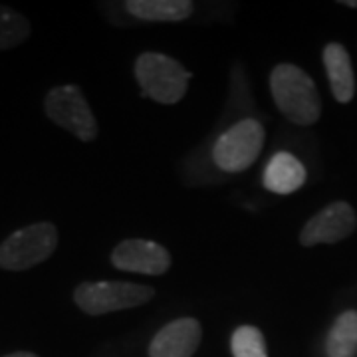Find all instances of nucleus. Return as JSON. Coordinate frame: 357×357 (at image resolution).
Wrapping results in <instances>:
<instances>
[{"label":"nucleus","mask_w":357,"mask_h":357,"mask_svg":"<svg viewBox=\"0 0 357 357\" xmlns=\"http://www.w3.org/2000/svg\"><path fill=\"white\" fill-rule=\"evenodd\" d=\"M270 91L280 114L298 126H312L319 119L321 100L314 79L302 68L276 66L270 74Z\"/></svg>","instance_id":"f257e3e1"},{"label":"nucleus","mask_w":357,"mask_h":357,"mask_svg":"<svg viewBox=\"0 0 357 357\" xmlns=\"http://www.w3.org/2000/svg\"><path fill=\"white\" fill-rule=\"evenodd\" d=\"M135 77L147 98L157 103L173 105L187 93L191 74L165 54L145 52L135 62Z\"/></svg>","instance_id":"f03ea898"},{"label":"nucleus","mask_w":357,"mask_h":357,"mask_svg":"<svg viewBox=\"0 0 357 357\" xmlns=\"http://www.w3.org/2000/svg\"><path fill=\"white\" fill-rule=\"evenodd\" d=\"M58 246V229L52 222H34L14 230L0 244V268L22 272L46 262Z\"/></svg>","instance_id":"7ed1b4c3"},{"label":"nucleus","mask_w":357,"mask_h":357,"mask_svg":"<svg viewBox=\"0 0 357 357\" xmlns=\"http://www.w3.org/2000/svg\"><path fill=\"white\" fill-rule=\"evenodd\" d=\"M155 298V288L131 282H82L74 290L76 306L88 316H103L143 306Z\"/></svg>","instance_id":"20e7f679"},{"label":"nucleus","mask_w":357,"mask_h":357,"mask_svg":"<svg viewBox=\"0 0 357 357\" xmlns=\"http://www.w3.org/2000/svg\"><path fill=\"white\" fill-rule=\"evenodd\" d=\"M264 137L266 131L258 119H243L220 133L213 147V159L225 173H243L256 163Z\"/></svg>","instance_id":"39448f33"},{"label":"nucleus","mask_w":357,"mask_h":357,"mask_svg":"<svg viewBox=\"0 0 357 357\" xmlns=\"http://www.w3.org/2000/svg\"><path fill=\"white\" fill-rule=\"evenodd\" d=\"M44 112L52 123L70 131L79 141H93L100 129L84 91L77 86H58L46 93Z\"/></svg>","instance_id":"423d86ee"},{"label":"nucleus","mask_w":357,"mask_h":357,"mask_svg":"<svg viewBox=\"0 0 357 357\" xmlns=\"http://www.w3.org/2000/svg\"><path fill=\"white\" fill-rule=\"evenodd\" d=\"M112 264L123 272L161 276L171 266V255L161 244L141 241V238H129L115 246L112 252Z\"/></svg>","instance_id":"0eeeda50"},{"label":"nucleus","mask_w":357,"mask_h":357,"mask_svg":"<svg viewBox=\"0 0 357 357\" xmlns=\"http://www.w3.org/2000/svg\"><path fill=\"white\" fill-rule=\"evenodd\" d=\"M356 229V211L347 203H333L310 218L300 234L304 246L333 244L347 238Z\"/></svg>","instance_id":"6e6552de"},{"label":"nucleus","mask_w":357,"mask_h":357,"mask_svg":"<svg viewBox=\"0 0 357 357\" xmlns=\"http://www.w3.org/2000/svg\"><path fill=\"white\" fill-rule=\"evenodd\" d=\"M203 340L195 318H178L163 326L149 345V357H192Z\"/></svg>","instance_id":"1a4fd4ad"},{"label":"nucleus","mask_w":357,"mask_h":357,"mask_svg":"<svg viewBox=\"0 0 357 357\" xmlns=\"http://www.w3.org/2000/svg\"><path fill=\"white\" fill-rule=\"evenodd\" d=\"M306 183V167L288 151H278L264 169V187L276 195H290Z\"/></svg>","instance_id":"9d476101"},{"label":"nucleus","mask_w":357,"mask_h":357,"mask_svg":"<svg viewBox=\"0 0 357 357\" xmlns=\"http://www.w3.org/2000/svg\"><path fill=\"white\" fill-rule=\"evenodd\" d=\"M324 66L326 74L332 86L333 98L340 103H347L354 100L356 93V77H354V68L349 54L342 44L332 42L324 50Z\"/></svg>","instance_id":"9b49d317"},{"label":"nucleus","mask_w":357,"mask_h":357,"mask_svg":"<svg viewBox=\"0 0 357 357\" xmlns=\"http://www.w3.org/2000/svg\"><path fill=\"white\" fill-rule=\"evenodd\" d=\"M126 8L145 22H181L191 16L195 4L189 0H129Z\"/></svg>","instance_id":"f8f14e48"},{"label":"nucleus","mask_w":357,"mask_h":357,"mask_svg":"<svg viewBox=\"0 0 357 357\" xmlns=\"http://www.w3.org/2000/svg\"><path fill=\"white\" fill-rule=\"evenodd\" d=\"M328 357H354L357 354V312L347 310L335 319L326 340Z\"/></svg>","instance_id":"ddd939ff"},{"label":"nucleus","mask_w":357,"mask_h":357,"mask_svg":"<svg viewBox=\"0 0 357 357\" xmlns=\"http://www.w3.org/2000/svg\"><path fill=\"white\" fill-rule=\"evenodd\" d=\"M30 36V22L24 14L0 4V50L20 46Z\"/></svg>","instance_id":"4468645a"},{"label":"nucleus","mask_w":357,"mask_h":357,"mask_svg":"<svg viewBox=\"0 0 357 357\" xmlns=\"http://www.w3.org/2000/svg\"><path fill=\"white\" fill-rule=\"evenodd\" d=\"M230 349L234 357H268L264 335L255 326H241L232 333Z\"/></svg>","instance_id":"2eb2a0df"},{"label":"nucleus","mask_w":357,"mask_h":357,"mask_svg":"<svg viewBox=\"0 0 357 357\" xmlns=\"http://www.w3.org/2000/svg\"><path fill=\"white\" fill-rule=\"evenodd\" d=\"M2 357H38L36 354H32V351H14V354H8V356H2Z\"/></svg>","instance_id":"dca6fc26"},{"label":"nucleus","mask_w":357,"mask_h":357,"mask_svg":"<svg viewBox=\"0 0 357 357\" xmlns=\"http://www.w3.org/2000/svg\"><path fill=\"white\" fill-rule=\"evenodd\" d=\"M342 4L349 6V8H357V0H345V2H342Z\"/></svg>","instance_id":"f3484780"}]
</instances>
